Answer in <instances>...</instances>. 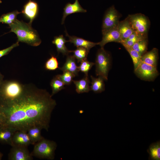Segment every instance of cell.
<instances>
[{
	"mask_svg": "<svg viewBox=\"0 0 160 160\" xmlns=\"http://www.w3.org/2000/svg\"><path fill=\"white\" fill-rule=\"evenodd\" d=\"M56 105L46 90L27 84L20 97L0 110L4 118L2 125L26 131L31 127L38 126L48 131Z\"/></svg>",
	"mask_w": 160,
	"mask_h": 160,
	"instance_id": "1",
	"label": "cell"
},
{
	"mask_svg": "<svg viewBox=\"0 0 160 160\" xmlns=\"http://www.w3.org/2000/svg\"><path fill=\"white\" fill-rule=\"evenodd\" d=\"M10 31L17 35L18 42H24L33 46H39L41 41L35 30L31 25L17 19L9 25Z\"/></svg>",
	"mask_w": 160,
	"mask_h": 160,
	"instance_id": "2",
	"label": "cell"
},
{
	"mask_svg": "<svg viewBox=\"0 0 160 160\" xmlns=\"http://www.w3.org/2000/svg\"><path fill=\"white\" fill-rule=\"evenodd\" d=\"M32 156L41 159L53 160L55 158V152L57 145L54 141L43 137L34 144Z\"/></svg>",
	"mask_w": 160,
	"mask_h": 160,
	"instance_id": "3",
	"label": "cell"
},
{
	"mask_svg": "<svg viewBox=\"0 0 160 160\" xmlns=\"http://www.w3.org/2000/svg\"><path fill=\"white\" fill-rule=\"evenodd\" d=\"M95 64L96 76H101L104 80H107L111 65V57L110 54L104 48L101 47L98 50Z\"/></svg>",
	"mask_w": 160,
	"mask_h": 160,
	"instance_id": "4",
	"label": "cell"
},
{
	"mask_svg": "<svg viewBox=\"0 0 160 160\" xmlns=\"http://www.w3.org/2000/svg\"><path fill=\"white\" fill-rule=\"evenodd\" d=\"M134 32L144 37H148V33L150 26L149 19L141 13L130 15L127 17Z\"/></svg>",
	"mask_w": 160,
	"mask_h": 160,
	"instance_id": "5",
	"label": "cell"
},
{
	"mask_svg": "<svg viewBox=\"0 0 160 160\" xmlns=\"http://www.w3.org/2000/svg\"><path fill=\"white\" fill-rule=\"evenodd\" d=\"M120 14L114 6L108 8L104 14L102 26V34L117 27L119 22Z\"/></svg>",
	"mask_w": 160,
	"mask_h": 160,
	"instance_id": "6",
	"label": "cell"
},
{
	"mask_svg": "<svg viewBox=\"0 0 160 160\" xmlns=\"http://www.w3.org/2000/svg\"><path fill=\"white\" fill-rule=\"evenodd\" d=\"M134 72L137 77L141 79L148 81H154L159 74L156 67L141 61L134 69Z\"/></svg>",
	"mask_w": 160,
	"mask_h": 160,
	"instance_id": "7",
	"label": "cell"
},
{
	"mask_svg": "<svg viewBox=\"0 0 160 160\" xmlns=\"http://www.w3.org/2000/svg\"><path fill=\"white\" fill-rule=\"evenodd\" d=\"M8 154L9 160H32L33 156L27 146L14 145L12 146Z\"/></svg>",
	"mask_w": 160,
	"mask_h": 160,
	"instance_id": "8",
	"label": "cell"
},
{
	"mask_svg": "<svg viewBox=\"0 0 160 160\" xmlns=\"http://www.w3.org/2000/svg\"><path fill=\"white\" fill-rule=\"evenodd\" d=\"M102 40L99 42L101 48H104L107 43L111 42H116L121 43L122 42L117 27L111 29L103 34Z\"/></svg>",
	"mask_w": 160,
	"mask_h": 160,
	"instance_id": "9",
	"label": "cell"
},
{
	"mask_svg": "<svg viewBox=\"0 0 160 160\" xmlns=\"http://www.w3.org/2000/svg\"><path fill=\"white\" fill-rule=\"evenodd\" d=\"M32 144L29 135L26 131L17 130L13 136L11 146L14 145L23 146L28 147Z\"/></svg>",
	"mask_w": 160,
	"mask_h": 160,
	"instance_id": "10",
	"label": "cell"
},
{
	"mask_svg": "<svg viewBox=\"0 0 160 160\" xmlns=\"http://www.w3.org/2000/svg\"><path fill=\"white\" fill-rule=\"evenodd\" d=\"M38 9L39 7L37 3L31 0H29L23 6L22 12L30 20L29 23L31 25L37 16Z\"/></svg>",
	"mask_w": 160,
	"mask_h": 160,
	"instance_id": "11",
	"label": "cell"
},
{
	"mask_svg": "<svg viewBox=\"0 0 160 160\" xmlns=\"http://www.w3.org/2000/svg\"><path fill=\"white\" fill-rule=\"evenodd\" d=\"M65 33V36L69 38L68 42L73 43L77 47H83L89 51L91 48L99 44V42L95 43L76 36H70L68 34L66 30Z\"/></svg>",
	"mask_w": 160,
	"mask_h": 160,
	"instance_id": "12",
	"label": "cell"
},
{
	"mask_svg": "<svg viewBox=\"0 0 160 160\" xmlns=\"http://www.w3.org/2000/svg\"><path fill=\"white\" fill-rule=\"evenodd\" d=\"M63 16L62 20V24L64 23L66 17L68 15L78 12H86V9H84L79 4L78 0H75L73 4L68 3L63 8Z\"/></svg>",
	"mask_w": 160,
	"mask_h": 160,
	"instance_id": "13",
	"label": "cell"
},
{
	"mask_svg": "<svg viewBox=\"0 0 160 160\" xmlns=\"http://www.w3.org/2000/svg\"><path fill=\"white\" fill-rule=\"evenodd\" d=\"M117 28L122 41L127 39L134 32L127 17L124 20L119 21Z\"/></svg>",
	"mask_w": 160,
	"mask_h": 160,
	"instance_id": "14",
	"label": "cell"
},
{
	"mask_svg": "<svg viewBox=\"0 0 160 160\" xmlns=\"http://www.w3.org/2000/svg\"><path fill=\"white\" fill-rule=\"evenodd\" d=\"M16 131V129L11 127L0 126V142L11 146L12 138Z\"/></svg>",
	"mask_w": 160,
	"mask_h": 160,
	"instance_id": "15",
	"label": "cell"
},
{
	"mask_svg": "<svg viewBox=\"0 0 160 160\" xmlns=\"http://www.w3.org/2000/svg\"><path fill=\"white\" fill-rule=\"evenodd\" d=\"M158 58V50L154 48L143 55L141 60L144 63L156 67Z\"/></svg>",
	"mask_w": 160,
	"mask_h": 160,
	"instance_id": "16",
	"label": "cell"
},
{
	"mask_svg": "<svg viewBox=\"0 0 160 160\" xmlns=\"http://www.w3.org/2000/svg\"><path fill=\"white\" fill-rule=\"evenodd\" d=\"M75 59L73 55H67L65 63L60 69L63 71H68L75 76H78L79 71L78 66L76 64Z\"/></svg>",
	"mask_w": 160,
	"mask_h": 160,
	"instance_id": "17",
	"label": "cell"
},
{
	"mask_svg": "<svg viewBox=\"0 0 160 160\" xmlns=\"http://www.w3.org/2000/svg\"><path fill=\"white\" fill-rule=\"evenodd\" d=\"M68 42V41L65 40L63 35H60L55 37L52 43L55 45L58 53H61L63 55H67L71 52V51L67 49L65 45V43Z\"/></svg>",
	"mask_w": 160,
	"mask_h": 160,
	"instance_id": "18",
	"label": "cell"
},
{
	"mask_svg": "<svg viewBox=\"0 0 160 160\" xmlns=\"http://www.w3.org/2000/svg\"><path fill=\"white\" fill-rule=\"evenodd\" d=\"M72 81L75 85L76 91L77 93L88 92L90 90L88 76L85 75L82 79L78 81L73 80Z\"/></svg>",
	"mask_w": 160,
	"mask_h": 160,
	"instance_id": "19",
	"label": "cell"
},
{
	"mask_svg": "<svg viewBox=\"0 0 160 160\" xmlns=\"http://www.w3.org/2000/svg\"><path fill=\"white\" fill-rule=\"evenodd\" d=\"M92 79L91 85L90 87V90L96 93H101L105 90L104 79L101 77L98 76L96 78L92 76H91Z\"/></svg>",
	"mask_w": 160,
	"mask_h": 160,
	"instance_id": "20",
	"label": "cell"
},
{
	"mask_svg": "<svg viewBox=\"0 0 160 160\" xmlns=\"http://www.w3.org/2000/svg\"><path fill=\"white\" fill-rule=\"evenodd\" d=\"M42 129L39 126H33L27 130V133L33 144L40 141L44 137L41 135Z\"/></svg>",
	"mask_w": 160,
	"mask_h": 160,
	"instance_id": "21",
	"label": "cell"
},
{
	"mask_svg": "<svg viewBox=\"0 0 160 160\" xmlns=\"http://www.w3.org/2000/svg\"><path fill=\"white\" fill-rule=\"evenodd\" d=\"M150 160H160V141L151 143L147 150Z\"/></svg>",
	"mask_w": 160,
	"mask_h": 160,
	"instance_id": "22",
	"label": "cell"
},
{
	"mask_svg": "<svg viewBox=\"0 0 160 160\" xmlns=\"http://www.w3.org/2000/svg\"><path fill=\"white\" fill-rule=\"evenodd\" d=\"M64 83L60 79L57 75L52 80L50 85L52 89V96L63 89H64Z\"/></svg>",
	"mask_w": 160,
	"mask_h": 160,
	"instance_id": "23",
	"label": "cell"
},
{
	"mask_svg": "<svg viewBox=\"0 0 160 160\" xmlns=\"http://www.w3.org/2000/svg\"><path fill=\"white\" fill-rule=\"evenodd\" d=\"M148 38V37L140 35L134 32L127 39L122 41L121 44L123 46L132 47L136 42L140 40Z\"/></svg>",
	"mask_w": 160,
	"mask_h": 160,
	"instance_id": "24",
	"label": "cell"
},
{
	"mask_svg": "<svg viewBox=\"0 0 160 160\" xmlns=\"http://www.w3.org/2000/svg\"><path fill=\"white\" fill-rule=\"evenodd\" d=\"M148 38L137 41L132 47V48L142 56L147 52L148 48Z\"/></svg>",
	"mask_w": 160,
	"mask_h": 160,
	"instance_id": "25",
	"label": "cell"
},
{
	"mask_svg": "<svg viewBox=\"0 0 160 160\" xmlns=\"http://www.w3.org/2000/svg\"><path fill=\"white\" fill-rule=\"evenodd\" d=\"M89 52L86 49L81 47H77L74 50L71 51V52L73 53V56L76 59L78 63L87 59V55Z\"/></svg>",
	"mask_w": 160,
	"mask_h": 160,
	"instance_id": "26",
	"label": "cell"
},
{
	"mask_svg": "<svg viewBox=\"0 0 160 160\" xmlns=\"http://www.w3.org/2000/svg\"><path fill=\"white\" fill-rule=\"evenodd\" d=\"M20 13L16 10L3 14L0 17V23L10 25L15 20L17 15Z\"/></svg>",
	"mask_w": 160,
	"mask_h": 160,
	"instance_id": "27",
	"label": "cell"
},
{
	"mask_svg": "<svg viewBox=\"0 0 160 160\" xmlns=\"http://www.w3.org/2000/svg\"><path fill=\"white\" fill-rule=\"evenodd\" d=\"M124 47L129 53L132 58L135 69L141 62L142 55L134 50L132 47L126 46Z\"/></svg>",
	"mask_w": 160,
	"mask_h": 160,
	"instance_id": "28",
	"label": "cell"
},
{
	"mask_svg": "<svg viewBox=\"0 0 160 160\" xmlns=\"http://www.w3.org/2000/svg\"><path fill=\"white\" fill-rule=\"evenodd\" d=\"M80 63V65L78 66L79 71H80L84 73L85 75L88 76L89 71L95 65V63L89 62L87 59L82 60Z\"/></svg>",
	"mask_w": 160,
	"mask_h": 160,
	"instance_id": "29",
	"label": "cell"
},
{
	"mask_svg": "<svg viewBox=\"0 0 160 160\" xmlns=\"http://www.w3.org/2000/svg\"><path fill=\"white\" fill-rule=\"evenodd\" d=\"M58 63L56 57L52 55L50 58L46 62L45 67L48 70L54 71L59 68Z\"/></svg>",
	"mask_w": 160,
	"mask_h": 160,
	"instance_id": "30",
	"label": "cell"
},
{
	"mask_svg": "<svg viewBox=\"0 0 160 160\" xmlns=\"http://www.w3.org/2000/svg\"><path fill=\"white\" fill-rule=\"evenodd\" d=\"M60 79L65 85H69L73 81V79L76 76L73 73L67 71H63L62 74L57 75Z\"/></svg>",
	"mask_w": 160,
	"mask_h": 160,
	"instance_id": "31",
	"label": "cell"
},
{
	"mask_svg": "<svg viewBox=\"0 0 160 160\" xmlns=\"http://www.w3.org/2000/svg\"><path fill=\"white\" fill-rule=\"evenodd\" d=\"M19 45V42L17 41L8 48L0 50V58L7 55L14 48Z\"/></svg>",
	"mask_w": 160,
	"mask_h": 160,
	"instance_id": "32",
	"label": "cell"
},
{
	"mask_svg": "<svg viewBox=\"0 0 160 160\" xmlns=\"http://www.w3.org/2000/svg\"><path fill=\"white\" fill-rule=\"evenodd\" d=\"M4 120V119L3 116L0 113V126L3 124Z\"/></svg>",
	"mask_w": 160,
	"mask_h": 160,
	"instance_id": "33",
	"label": "cell"
},
{
	"mask_svg": "<svg viewBox=\"0 0 160 160\" xmlns=\"http://www.w3.org/2000/svg\"><path fill=\"white\" fill-rule=\"evenodd\" d=\"M4 76L0 73V81L3 79Z\"/></svg>",
	"mask_w": 160,
	"mask_h": 160,
	"instance_id": "34",
	"label": "cell"
},
{
	"mask_svg": "<svg viewBox=\"0 0 160 160\" xmlns=\"http://www.w3.org/2000/svg\"><path fill=\"white\" fill-rule=\"evenodd\" d=\"M3 154L2 153L0 152V160H1L2 159Z\"/></svg>",
	"mask_w": 160,
	"mask_h": 160,
	"instance_id": "35",
	"label": "cell"
},
{
	"mask_svg": "<svg viewBox=\"0 0 160 160\" xmlns=\"http://www.w3.org/2000/svg\"><path fill=\"white\" fill-rule=\"evenodd\" d=\"M2 3V1L1 0H0V3Z\"/></svg>",
	"mask_w": 160,
	"mask_h": 160,
	"instance_id": "36",
	"label": "cell"
}]
</instances>
